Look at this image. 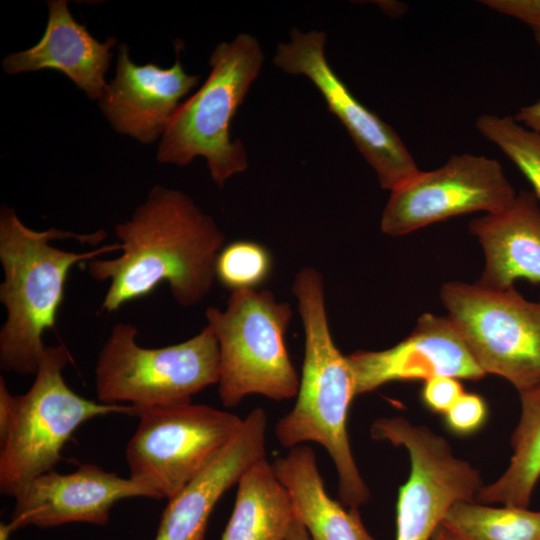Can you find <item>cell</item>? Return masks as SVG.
I'll return each mask as SVG.
<instances>
[{
    "instance_id": "obj_2",
    "label": "cell",
    "mask_w": 540,
    "mask_h": 540,
    "mask_svg": "<svg viewBox=\"0 0 540 540\" xmlns=\"http://www.w3.org/2000/svg\"><path fill=\"white\" fill-rule=\"evenodd\" d=\"M292 292L304 328V361L296 402L278 420L274 434L287 449L304 442H315L326 449L338 473L340 502L358 508L369 501L370 492L357 468L347 433L355 384L347 358L330 332L324 278L314 267H304L294 277Z\"/></svg>"
},
{
    "instance_id": "obj_3",
    "label": "cell",
    "mask_w": 540,
    "mask_h": 540,
    "mask_svg": "<svg viewBox=\"0 0 540 540\" xmlns=\"http://www.w3.org/2000/svg\"><path fill=\"white\" fill-rule=\"evenodd\" d=\"M106 236L102 229L89 234L56 228L36 231L27 227L12 208L1 207L0 301L7 312L0 329L2 370L19 375L36 374L47 348L43 335L55 326L71 269L102 254L121 250L119 242L86 252L64 250L52 242L73 239L97 246Z\"/></svg>"
},
{
    "instance_id": "obj_12",
    "label": "cell",
    "mask_w": 540,
    "mask_h": 540,
    "mask_svg": "<svg viewBox=\"0 0 540 540\" xmlns=\"http://www.w3.org/2000/svg\"><path fill=\"white\" fill-rule=\"evenodd\" d=\"M325 44L323 31L292 28L289 40L278 44L273 63L313 83L375 171L380 187L391 192L421 170L397 132L363 105L334 72L325 55Z\"/></svg>"
},
{
    "instance_id": "obj_10",
    "label": "cell",
    "mask_w": 540,
    "mask_h": 540,
    "mask_svg": "<svg viewBox=\"0 0 540 540\" xmlns=\"http://www.w3.org/2000/svg\"><path fill=\"white\" fill-rule=\"evenodd\" d=\"M370 433L375 440L403 446L411 471L399 489L396 540H432L448 510L459 501H475L483 487L479 470L456 458L448 441L403 417L380 418Z\"/></svg>"
},
{
    "instance_id": "obj_26",
    "label": "cell",
    "mask_w": 540,
    "mask_h": 540,
    "mask_svg": "<svg viewBox=\"0 0 540 540\" xmlns=\"http://www.w3.org/2000/svg\"><path fill=\"white\" fill-rule=\"evenodd\" d=\"M480 3L525 24L540 49V0H481Z\"/></svg>"
},
{
    "instance_id": "obj_1",
    "label": "cell",
    "mask_w": 540,
    "mask_h": 540,
    "mask_svg": "<svg viewBox=\"0 0 540 540\" xmlns=\"http://www.w3.org/2000/svg\"><path fill=\"white\" fill-rule=\"evenodd\" d=\"M114 231L119 254L87 262L91 278L110 281L101 310L118 311L151 294L163 281L184 307L200 303L210 293L225 235L187 194L153 187L130 219L118 223Z\"/></svg>"
},
{
    "instance_id": "obj_15",
    "label": "cell",
    "mask_w": 540,
    "mask_h": 540,
    "mask_svg": "<svg viewBox=\"0 0 540 540\" xmlns=\"http://www.w3.org/2000/svg\"><path fill=\"white\" fill-rule=\"evenodd\" d=\"M180 46L176 44V61L167 69L153 62L137 65L130 60L128 47H119L115 77L99 100L115 131L144 144L162 137L181 99L200 79L185 72L179 57Z\"/></svg>"
},
{
    "instance_id": "obj_4",
    "label": "cell",
    "mask_w": 540,
    "mask_h": 540,
    "mask_svg": "<svg viewBox=\"0 0 540 540\" xmlns=\"http://www.w3.org/2000/svg\"><path fill=\"white\" fill-rule=\"evenodd\" d=\"M71 360L64 344L47 347L30 389L12 395L0 377V492L15 495L34 478L54 470L77 428L110 413L137 415V407L84 398L65 382Z\"/></svg>"
},
{
    "instance_id": "obj_21",
    "label": "cell",
    "mask_w": 540,
    "mask_h": 540,
    "mask_svg": "<svg viewBox=\"0 0 540 540\" xmlns=\"http://www.w3.org/2000/svg\"><path fill=\"white\" fill-rule=\"evenodd\" d=\"M519 395L521 415L511 437V461L499 479L479 490V503L528 508L540 478V386Z\"/></svg>"
},
{
    "instance_id": "obj_22",
    "label": "cell",
    "mask_w": 540,
    "mask_h": 540,
    "mask_svg": "<svg viewBox=\"0 0 540 540\" xmlns=\"http://www.w3.org/2000/svg\"><path fill=\"white\" fill-rule=\"evenodd\" d=\"M441 525L461 540H540V511L456 502Z\"/></svg>"
},
{
    "instance_id": "obj_9",
    "label": "cell",
    "mask_w": 540,
    "mask_h": 540,
    "mask_svg": "<svg viewBox=\"0 0 540 540\" xmlns=\"http://www.w3.org/2000/svg\"><path fill=\"white\" fill-rule=\"evenodd\" d=\"M440 298L485 374L506 379L519 393L540 386V297L454 281L441 287Z\"/></svg>"
},
{
    "instance_id": "obj_28",
    "label": "cell",
    "mask_w": 540,
    "mask_h": 540,
    "mask_svg": "<svg viewBox=\"0 0 540 540\" xmlns=\"http://www.w3.org/2000/svg\"><path fill=\"white\" fill-rule=\"evenodd\" d=\"M514 118L524 127L540 133V99L520 107Z\"/></svg>"
},
{
    "instance_id": "obj_14",
    "label": "cell",
    "mask_w": 540,
    "mask_h": 540,
    "mask_svg": "<svg viewBox=\"0 0 540 540\" xmlns=\"http://www.w3.org/2000/svg\"><path fill=\"white\" fill-rule=\"evenodd\" d=\"M133 497L154 499L147 488L130 477L83 463L69 474L52 470L31 480L15 495L7 523L13 531L25 526L49 528L74 522L103 526L116 502Z\"/></svg>"
},
{
    "instance_id": "obj_31",
    "label": "cell",
    "mask_w": 540,
    "mask_h": 540,
    "mask_svg": "<svg viewBox=\"0 0 540 540\" xmlns=\"http://www.w3.org/2000/svg\"><path fill=\"white\" fill-rule=\"evenodd\" d=\"M13 532V529L8 523L0 524V540H11L10 535Z\"/></svg>"
},
{
    "instance_id": "obj_16",
    "label": "cell",
    "mask_w": 540,
    "mask_h": 540,
    "mask_svg": "<svg viewBox=\"0 0 540 540\" xmlns=\"http://www.w3.org/2000/svg\"><path fill=\"white\" fill-rule=\"evenodd\" d=\"M267 415L253 409L236 437L177 495L168 500L155 540H205L209 516L244 471L265 457Z\"/></svg>"
},
{
    "instance_id": "obj_20",
    "label": "cell",
    "mask_w": 540,
    "mask_h": 540,
    "mask_svg": "<svg viewBox=\"0 0 540 540\" xmlns=\"http://www.w3.org/2000/svg\"><path fill=\"white\" fill-rule=\"evenodd\" d=\"M293 519L290 496L264 457L239 478L221 540H283Z\"/></svg>"
},
{
    "instance_id": "obj_18",
    "label": "cell",
    "mask_w": 540,
    "mask_h": 540,
    "mask_svg": "<svg viewBox=\"0 0 540 540\" xmlns=\"http://www.w3.org/2000/svg\"><path fill=\"white\" fill-rule=\"evenodd\" d=\"M469 231L484 253L476 283L491 289L521 279L540 283V203L532 191L521 190L506 209L473 219Z\"/></svg>"
},
{
    "instance_id": "obj_27",
    "label": "cell",
    "mask_w": 540,
    "mask_h": 540,
    "mask_svg": "<svg viewBox=\"0 0 540 540\" xmlns=\"http://www.w3.org/2000/svg\"><path fill=\"white\" fill-rule=\"evenodd\" d=\"M463 393L459 379L436 376L424 381L422 399L433 411L445 414Z\"/></svg>"
},
{
    "instance_id": "obj_29",
    "label": "cell",
    "mask_w": 540,
    "mask_h": 540,
    "mask_svg": "<svg viewBox=\"0 0 540 540\" xmlns=\"http://www.w3.org/2000/svg\"><path fill=\"white\" fill-rule=\"evenodd\" d=\"M283 540H311V539L305 527L297 519L294 518Z\"/></svg>"
},
{
    "instance_id": "obj_13",
    "label": "cell",
    "mask_w": 540,
    "mask_h": 540,
    "mask_svg": "<svg viewBox=\"0 0 540 540\" xmlns=\"http://www.w3.org/2000/svg\"><path fill=\"white\" fill-rule=\"evenodd\" d=\"M346 358L356 396L392 381H426L436 376L479 380L486 375L450 317L432 313L420 316L398 344L380 351L357 350Z\"/></svg>"
},
{
    "instance_id": "obj_5",
    "label": "cell",
    "mask_w": 540,
    "mask_h": 540,
    "mask_svg": "<svg viewBox=\"0 0 540 540\" xmlns=\"http://www.w3.org/2000/svg\"><path fill=\"white\" fill-rule=\"evenodd\" d=\"M263 62L261 45L248 33L219 43L210 55L206 81L180 104L163 133L157 160L186 166L203 157L220 188L244 172L248 167L245 147L240 140H232L230 125Z\"/></svg>"
},
{
    "instance_id": "obj_6",
    "label": "cell",
    "mask_w": 540,
    "mask_h": 540,
    "mask_svg": "<svg viewBox=\"0 0 540 540\" xmlns=\"http://www.w3.org/2000/svg\"><path fill=\"white\" fill-rule=\"evenodd\" d=\"M289 303L269 290H235L226 307H208L205 316L218 342V395L226 407L251 394L281 401L296 397L300 379L291 362L286 332Z\"/></svg>"
},
{
    "instance_id": "obj_19",
    "label": "cell",
    "mask_w": 540,
    "mask_h": 540,
    "mask_svg": "<svg viewBox=\"0 0 540 540\" xmlns=\"http://www.w3.org/2000/svg\"><path fill=\"white\" fill-rule=\"evenodd\" d=\"M287 490L294 518L311 540H375L366 530L358 508L346 510L324 487L314 450L305 445L289 449L272 463Z\"/></svg>"
},
{
    "instance_id": "obj_17",
    "label": "cell",
    "mask_w": 540,
    "mask_h": 540,
    "mask_svg": "<svg viewBox=\"0 0 540 540\" xmlns=\"http://www.w3.org/2000/svg\"><path fill=\"white\" fill-rule=\"evenodd\" d=\"M48 22L41 40L33 47L12 53L2 61L7 74L57 70L65 74L92 100L106 90L105 73L112 58L114 37L96 40L69 11L67 1H48Z\"/></svg>"
},
{
    "instance_id": "obj_8",
    "label": "cell",
    "mask_w": 540,
    "mask_h": 540,
    "mask_svg": "<svg viewBox=\"0 0 540 540\" xmlns=\"http://www.w3.org/2000/svg\"><path fill=\"white\" fill-rule=\"evenodd\" d=\"M138 426L125 459L130 478L154 499H171L240 432L244 419L191 402L137 407Z\"/></svg>"
},
{
    "instance_id": "obj_7",
    "label": "cell",
    "mask_w": 540,
    "mask_h": 540,
    "mask_svg": "<svg viewBox=\"0 0 540 540\" xmlns=\"http://www.w3.org/2000/svg\"><path fill=\"white\" fill-rule=\"evenodd\" d=\"M137 333L127 322L112 327L95 367L99 402L135 407L187 403L218 383L219 348L209 325L184 342L160 348L140 346Z\"/></svg>"
},
{
    "instance_id": "obj_11",
    "label": "cell",
    "mask_w": 540,
    "mask_h": 540,
    "mask_svg": "<svg viewBox=\"0 0 540 540\" xmlns=\"http://www.w3.org/2000/svg\"><path fill=\"white\" fill-rule=\"evenodd\" d=\"M517 193L501 163L484 155H452L441 167L420 171L390 192L381 231L400 237L451 217L498 213Z\"/></svg>"
},
{
    "instance_id": "obj_25",
    "label": "cell",
    "mask_w": 540,
    "mask_h": 540,
    "mask_svg": "<svg viewBox=\"0 0 540 540\" xmlns=\"http://www.w3.org/2000/svg\"><path fill=\"white\" fill-rule=\"evenodd\" d=\"M486 416L487 406L484 399L477 394L466 392L445 413L448 426L461 434L477 430Z\"/></svg>"
},
{
    "instance_id": "obj_24",
    "label": "cell",
    "mask_w": 540,
    "mask_h": 540,
    "mask_svg": "<svg viewBox=\"0 0 540 540\" xmlns=\"http://www.w3.org/2000/svg\"><path fill=\"white\" fill-rule=\"evenodd\" d=\"M272 258L268 249L254 241L225 245L216 261V278L232 291L257 289L269 277Z\"/></svg>"
},
{
    "instance_id": "obj_30",
    "label": "cell",
    "mask_w": 540,
    "mask_h": 540,
    "mask_svg": "<svg viewBox=\"0 0 540 540\" xmlns=\"http://www.w3.org/2000/svg\"><path fill=\"white\" fill-rule=\"evenodd\" d=\"M432 540H461L442 525L434 533Z\"/></svg>"
},
{
    "instance_id": "obj_23",
    "label": "cell",
    "mask_w": 540,
    "mask_h": 540,
    "mask_svg": "<svg viewBox=\"0 0 540 540\" xmlns=\"http://www.w3.org/2000/svg\"><path fill=\"white\" fill-rule=\"evenodd\" d=\"M475 127L520 170L540 203V133L524 127L509 115H480Z\"/></svg>"
}]
</instances>
